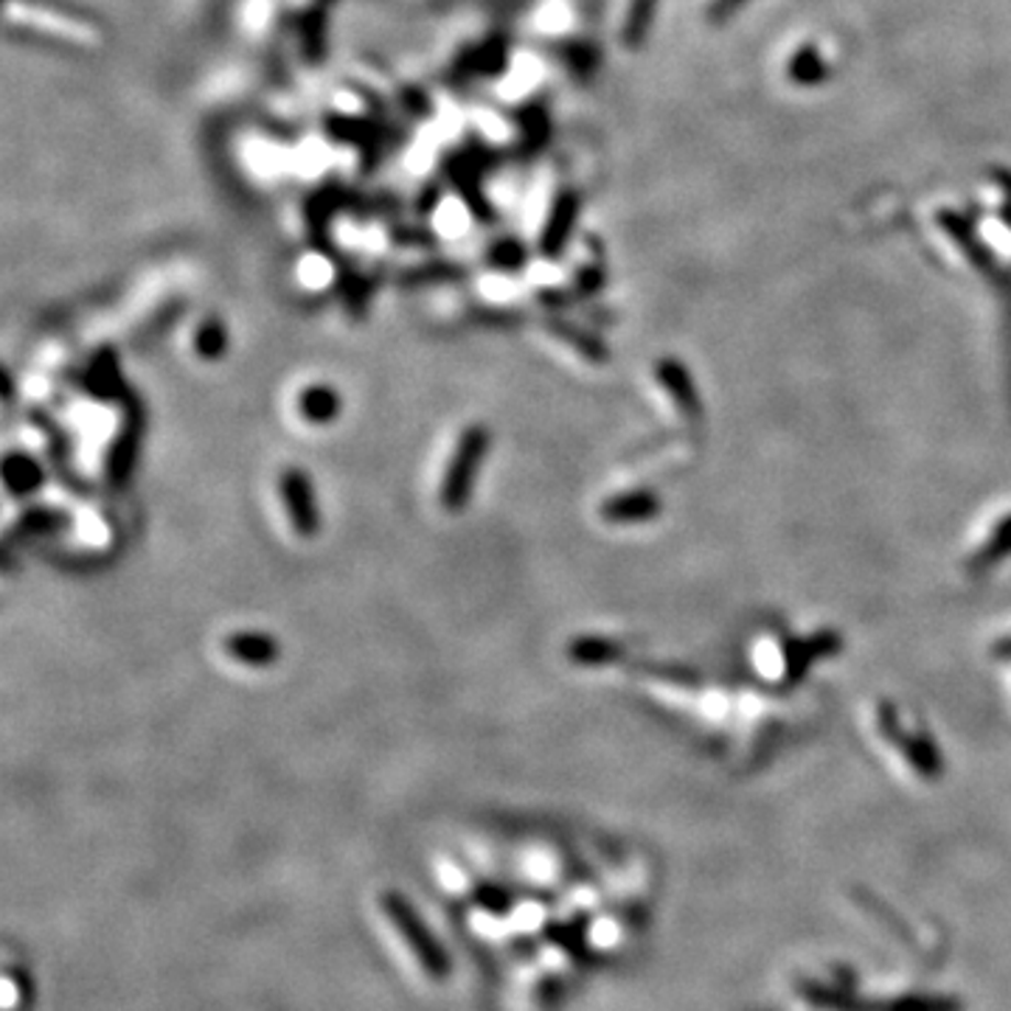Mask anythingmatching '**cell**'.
Segmentation results:
<instances>
[{"instance_id": "6", "label": "cell", "mask_w": 1011, "mask_h": 1011, "mask_svg": "<svg viewBox=\"0 0 1011 1011\" xmlns=\"http://www.w3.org/2000/svg\"><path fill=\"white\" fill-rule=\"evenodd\" d=\"M226 652L228 658L239 660V663H245V667H273L282 655V647L273 635L267 633H233L226 638Z\"/></svg>"}, {"instance_id": "5", "label": "cell", "mask_w": 1011, "mask_h": 1011, "mask_svg": "<svg viewBox=\"0 0 1011 1011\" xmlns=\"http://www.w3.org/2000/svg\"><path fill=\"white\" fill-rule=\"evenodd\" d=\"M1005 557H1011V509L998 512L987 526L980 528L969 562L987 571V568L1000 565Z\"/></svg>"}, {"instance_id": "9", "label": "cell", "mask_w": 1011, "mask_h": 1011, "mask_svg": "<svg viewBox=\"0 0 1011 1011\" xmlns=\"http://www.w3.org/2000/svg\"><path fill=\"white\" fill-rule=\"evenodd\" d=\"M3 477H7V486L12 492H34L40 484H43V470L37 466V461H32L29 455H7V464H3Z\"/></svg>"}, {"instance_id": "7", "label": "cell", "mask_w": 1011, "mask_h": 1011, "mask_svg": "<svg viewBox=\"0 0 1011 1011\" xmlns=\"http://www.w3.org/2000/svg\"><path fill=\"white\" fill-rule=\"evenodd\" d=\"M658 512L655 492H622L602 503V517L609 523H641Z\"/></svg>"}, {"instance_id": "1", "label": "cell", "mask_w": 1011, "mask_h": 1011, "mask_svg": "<svg viewBox=\"0 0 1011 1011\" xmlns=\"http://www.w3.org/2000/svg\"><path fill=\"white\" fill-rule=\"evenodd\" d=\"M787 998L795 1011H964L958 994L927 983L866 975L837 961H812L792 969Z\"/></svg>"}, {"instance_id": "8", "label": "cell", "mask_w": 1011, "mask_h": 1011, "mask_svg": "<svg viewBox=\"0 0 1011 1011\" xmlns=\"http://www.w3.org/2000/svg\"><path fill=\"white\" fill-rule=\"evenodd\" d=\"M298 410L312 425H329L340 416V394L332 385H309L298 396Z\"/></svg>"}, {"instance_id": "3", "label": "cell", "mask_w": 1011, "mask_h": 1011, "mask_svg": "<svg viewBox=\"0 0 1011 1011\" xmlns=\"http://www.w3.org/2000/svg\"><path fill=\"white\" fill-rule=\"evenodd\" d=\"M144 428H146L144 408H141L139 399H130V403L124 405L121 428H119V433H116L113 444H110V452H108V481H110V486H116V490L130 484L132 470H135V464H139Z\"/></svg>"}, {"instance_id": "13", "label": "cell", "mask_w": 1011, "mask_h": 1011, "mask_svg": "<svg viewBox=\"0 0 1011 1011\" xmlns=\"http://www.w3.org/2000/svg\"><path fill=\"white\" fill-rule=\"evenodd\" d=\"M65 523H68V517L63 512L32 509L25 512L23 520H20V531H45V535H51V531H59Z\"/></svg>"}, {"instance_id": "10", "label": "cell", "mask_w": 1011, "mask_h": 1011, "mask_svg": "<svg viewBox=\"0 0 1011 1011\" xmlns=\"http://www.w3.org/2000/svg\"><path fill=\"white\" fill-rule=\"evenodd\" d=\"M88 388L94 391L96 396H113V391L121 388V369L116 354L105 352L90 363Z\"/></svg>"}, {"instance_id": "2", "label": "cell", "mask_w": 1011, "mask_h": 1011, "mask_svg": "<svg viewBox=\"0 0 1011 1011\" xmlns=\"http://www.w3.org/2000/svg\"><path fill=\"white\" fill-rule=\"evenodd\" d=\"M490 444L492 436L484 425H470L459 436L439 486V501L447 512H461L472 501V492H475L477 475H481Z\"/></svg>"}, {"instance_id": "11", "label": "cell", "mask_w": 1011, "mask_h": 1011, "mask_svg": "<svg viewBox=\"0 0 1011 1011\" xmlns=\"http://www.w3.org/2000/svg\"><path fill=\"white\" fill-rule=\"evenodd\" d=\"M571 658L582 667H598V663H613L618 658V647L613 641H604V638H593V635H584L579 641L571 644Z\"/></svg>"}, {"instance_id": "4", "label": "cell", "mask_w": 1011, "mask_h": 1011, "mask_svg": "<svg viewBox=\"0 0 1011 1011\" xmlns=\"http://www.w3.org/2000/svg\"><path fill=\"white\" fill-rule=\"evenodd\" d=\"M282 503L287 509L289 526L296 528L298 537H315L321 531V506L315 497V486L301 466H287L278 481Z\"/></svg>"}, {"instance_id": "12", "label": "cell", "mask_w": 1011, "mask_h": 1011, "mask_svg": "<svg viewBox=\"0 0 1011 1011\" xmlns=\"http://www.w3.org/2000/svg\"><path fill=\"white\" fill-rule=\"evenodd\" d=\"M195 349H197V354H200V358H206V360L222 358V352H226V349H228L226 329H222L217 321L202 323V327L197 329Z\"/></svg>"}]
</instances>
